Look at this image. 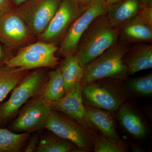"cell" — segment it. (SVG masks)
<instances>
[{
  "mask_svg": "<svg viewBox=\"0 0 152 152\" xmlns=\"http://www.w3.org/2000/svg\"><path fill=\"white\" fill-rule=\"evenodd\" d=\"M128 76L152 68V45L144 44L130 48L124 57Z\"/></svg>",
  "mask_w": 152,
  "mask_h": 152,
  "instance_id": "cell-16",
  "label": "cell"
},
{
  "mask_svg": "<svg viewBox=\"0 0 152 152\" xmlns=\"http://www.w3.org/2000/svg\"><path fill=\"white\" fill-rule=\"evenodd\" d=\"M38 152H81L75 144L55 134H48L40 140Z\"/></svg>",
  "mask_w": 152,
  "mask_h": 152,
  "instance_id": "cell-22",
  "label": "cell"
},
{
  "mask_svg": "<svg viewBox=\"0 0 152 152\" xmlns=\"http://www.w3.org/2000/svg\"><path fill=\"white\" fill-rule=\"evenodd\" d=\"M65 95L64 83L60 65L48 75L41 96L50 103L53 104L61 99Z\"/></svg>",
  "mask_w": 152,
  "mask_h": 152,
  "instance_id": "cell-18",
  "label": "cell"
},
{
  "mask_svg": "<svg viewBox=\"0 0 152 152\" xmlns=\"http://www.w3.org/2000/svg\"><path fill=\"white\" fill-rule=\"evenodd\" d=\"M93 149L96 152H125L127 146L121 140H113L102 134L96 139Z\"/></svg>",
  "mask_w": 152,
  "mask_h": 152,
  "instance_id": "cell-24",
  "label": "cell"
},
{
  "mask_svg": "<svg viewBox=\"0 0 152 152\" xmlns=\"http://www.w3.org/2000/svg\"><path fill=\"white\" fill-rule=\"evenodd\" d=\"M82 86L90 104L110 112L117 111L126 99L125 90L115 84L96 81Z\"/></svg>",
  "mask_w": 152,
  "mask_h": 152,
  "instance_id": "cell-9",
  "label": "cell"
},
{
  "mask_svg": "<svg viewBox=\"0 0 152 152\" xmlns=\"http://www.w3.org/2000/svg\"><path fill=\"white\" fill-rule=\"evenodd\" d=\"M129 44L119 40L89 63L85 68L82 86L105 79L123 81L128 76L124 57L130 48Z\"/></svg>",
  "mask_w": 152,
  "mask_h": 152,
  "instance_id": "cell-2",
  "label": "cell"
},
{
  "mask_svg": "<svg viewBox=\"0 0 152 152\" xmlns=\"http://www.w3.org/2000/svg\"><path fill=\"white\" fill-rule=\"evenodd\" d=\"M138 15L148 24L152 27V2L142 7Z\"/></svg>",
  "mask_w": 152,
  "mask_h": 152,
  "instance_id": "cell-25",
  "label": "cell"
},
{
  "mask_svg": "<svg viewBox=\"0 0 152 152\" xmlns=\"http://www.w3.org/2000/svg\"><path fill=\"white\" fill-rule=\"evenodd\" d=\"M36 37L15 9L0 17V42L7 50H19Z\"/></svg>",
  "mask_w": 152,
  "mask_h": 152,
  "instance_id": "cell-10",
  "label": "cell"
},
{
  "mask_svg": "<svg viewBox=\"0 0 152 152\" xmlns=\"http://www.w3.org/2000/svg\"><path fill=\"white\" fill-rule=\"evenodd\" d=\"M119 39L118 29L112 26L106 15L93 21L78 44L75 54L85 69L89 63L113 45Z\"/></svg>",
  "mask_w": 152,
  "mask_h": 152,
  "instance_id": "cell-1",
  "label": "cell"
},
{
  "mask_svg": "<svg viewBox=\"0 0 152 152\" xmlns=\"http://www.w3.org/2000/svg\"><path fill=\"white\" fill-rule=\"evenodd\" d=\"M94 0H77L79 5L83 8H86Z\"/></svg>",
  "mask_w": 152,
  "mask_h": 152,
  "instance_id": "cell-29",
  "label": "cell"
},
{
  "mask_svg": "<svg viewBox=\"0 0 152 152\" xmlns=\"http://www.w3.org/2000/svg\"><path fill=\"white\" fill-rule=\"evenodd\" d=\"M15 9L12 0H0V17Z\"/></svg>",
  "mask_w": 152,
  "mask_h": 152,
  "instance_id": "cell-27",
  "label": "cell"
},
{
  "mask_svg": "<svg viewBox=\"0 0 152 152\" xmlns=\"http://www.w3.org/2000/svg\"><path fill=\"white\" fill-rule=\"evenodd\" d=\"M121 1H122V0H121Z\"/></svg>",
  "mask_w": 152,
  "mask_h": 152,
  "instance_id": "cell-33",
  "label": "cell"
},
{
  "mask_svg": "<svg viewBox=\"0 0 152 152\" xmlns=\"http://www.w3.org/2000/svg\"><path fill=\"white\" fill-rule=\"evenodd\" d=\"M117 116L120 123L128 133L137 139L147 135V129L140 114L129 103H124L117 110Z\"/></svg>",
  "mask_w": 152,
  "mask_h": 152,
  "instance_id": "cell-14",
  "label": "cell"
},
{
  "mask_svg": "<svg viewBox=\"0 0 152 152\" xmlns=\"http://www.w3.org/2000/svg\"><path fill=\"white\" fill-rule=\"evenodd\" d=\"M109 6L104 0H94L68 29L62 39L57 53L64 58L75 53L82 36L95 19L107 14Z\"/></svg>",
  "mask_w": 152,
  "mask_h": 152,
  "instance_id": "cell-5",
  "label": "cell"
},
{
  "mask_svg": "<svg viewBox=\"0 0 152 152\" xmlns=\"http://www.w3.org/2000/svg\"><path fill=\"white\" fill-rule=\"evenodd\" d=\"M30 133H15L0 128V152H18L21 151L30 138Z\"/></svg>",
  "mask_w": 152,
  "mask_h": 152,
  "instance_id": "cell-21",
  "label": "cell"
},
{
  "mask_svg": "<svg viewBox=\"0 0 152 152\" xmlns=\"http://www.w3.org/2000/svg\"><path fill=\"white\" fill-rule=\"evenodd\" d=\"M56 44L38 40L19 49L16 54L7 59L4 65L29 70L40 68H55L59 64L56 56Z\"/></svg>",
  "mask_w": 152,
  "mask_h": 152,
  "instance_id": "cell-4",
  "label": "cell"
},
{
  "mask_svg": "<svg viewBox=\"0 0 152 152\" xmlns=\"http://www.w3.org/2000/svg\"><path fill=\"white\" fill-rule=\"evenodd\" d=\"M44 69L28 74L12 91L8 100L0 104V126L11 120L29 100L42 94L48 77Z\"/></svg>",
  "mask_w": 152,
  "mask_h": 152,
  "instance_id": "cell-3",
  "label": "cell"
},
{
  "mask_svg": "<svg viewBox=\"0 0 152 152\" xmlns=\"http://www.w3.org/2000/svg\"><path fill=\"white\" fill-rule=\"evenodd\" d=\"M28 71L4 65L0 66V102L24 79Z\"/></svg>",
  "mask_w": 152,
  "mask_h": 152,
  "instance_id": "cell-19",
  "label": "cell"
},
{
  "mask_svg": "<svg viewBox=\"0 0 152 152\" xmlns=\"http://www.w3.org/2000/svg\"><path fill=\"white\" fill-rule=\"evenodd\" d=\"M119 39L128 44L150 43L152 41V27L138 15L118 27Z\"/></svg>",
  "mask_w": 152,
  "mask_h": 152,
  "instance_id": "cell-13",
  "label": "cell"
},
{
  "mask_svg": "<svg viewBox=\"0 0 152 152\" xmlns=\"http://www.w3.org/2000/svg\"><path fill=\"white\" fill-rule=\"evenodd\" d=\"M85 110L91 122L102 134L115 140H120L115 123L111 112L90 104H85Z\"/></svg>",
  "mask_w": 152,
  "mask_h": 152,
  "instance_id": "cell-15",
  "label": "cell"
},
{
  "mask_svg": "<svg viewBox=\"0 0 152 152\" xmlns=\"http://www.w3.org/2000/svg\"><path fill=\"white\" fill-rule=\"evenodd\" d=\"M142 7L152 2V0H140Z\"/></svg>",
  "mask_w": 152,
  "mask_h": 152,
  "instance_id": "cell-31",
  "label": "cell"
},
{
  "mask_svg": "<svg viewBox=\"0 0 152 152\" xmlns=\"http://www.w3.org/2000/svg\"><path fill=\"white\" fill-rule=\"evenodd\" d=\"M52 104L41 95L32 99L20 111L9 126L10 130L15 133H31L45 128L51 112Z\"/></svg>",
  "mask_w": 152,
  "mask_h": 152,
  "instance_id": "cell-8",
  "label": "cell"
},
{
  "mask_svg": "<svg viewBox=\"0 0 152 152\" xmlns=\"http://www.w3.org/2000/svg\"><path fill=\"white\" fill-rule=\"evenodd\" d=\"M53 104L84 127L91 130L94 129L86 114L80 83L75 85L61 99Z\"/></svg>",
  "mask_w": 152,
  "mask_h": 152,
  "instance_id": "cell-12",
  "label": "cell"
},
{
  "mask_svg": "<svg viewBox=\"0 0 152 152\" xmlns=\"http://www.w3.org/2000/svg\"><path fill=\"white\" fill-rule=\"evenodd\" d=\"M123 88L125 91L138 96H151L152 94V73L128 80Z\"/></svg>",
  "mask_w": 152,
  "mask_h": 152,
  "instance_id": "cell-23",
  "label": "cell"
},
{
  "mask_svg": "<svg viewBox=\"0 0 152 152\" xmlns=\"http://www.w3.org/2000/svg\"><path fill=\"white\" fill-rule=\"evenodd\" d=\"M109 5L113 4L118 2L120 1L121 0H104Z\"/></svg>",
  "mask_w": 152,
  "mask_h": 152,
  "instance_id": "cell-32",
  "label": "cell"
},
{
  "mask_svg": "<svg viewBox=\"0 0 152 152\" xmlns=\"http://www.w3.org/2000/svg\"><path fill=\"white\" fill-rule=\"evenodd\" d=\"M64 58L60 67L66 94L75 85L80 83L85 69L80 64L75 53L69 55Z\"/></svg>",
  "mask_w": 152,
  "mask_h": 152,
  "instance_id": "cell-20",
  "label": "cell"
},
{
  "mask_svg": "<svg viewBox=\"0 0 152 152\" xmlns=\"http://www.w3.org/2000/svg\"><path fill=\"white\" fill-rule=\"evenodd\" d=\"M142 7L140 0H122L109 5L106 15L112 26L118 28L136 16Z\"/></svg>",
  "mask_w": 152,
  "mask_h": 152,
  "instance_id": "cell-17",
  "label": "cell"
},
{
  "mask_svg": "<svg viewBox=\"0 0 152 152\" xmlns=\"http://www.w3.org/2000/svg\"><path fill=\"white\" fill-rule=\"evenodd\" d=\"M2 45V44L0 42V64L3 62L4 63L6 61V60L5 59V49L4 48Z\"/></svg>",
  "mask_w": 152,
  "mask_h": 152,
  "instance_id": "cell-28",
  "label": "cell"
},
{
  "mask_svg": "<svg viewBox=\"0 0 152 152\" xmlns=\"http://www.w3.org/2000/svg\"><path fill=\"white\" fill-rule=\"evenodd\" d=\"M62 1L28 0L15 10L37 38L48 26Z\"/></svg>",
  "mask_w": 152,
  "mask_h": 152,
  "instance_id": "cell-7",
  "label": "cell"
},
{
  "mask_svg": "<svg viewBox=\"0 0 152 152\" xmlns=\"http://www.w3.org/2000/svg\"><path fill=\"white\" fill-rule=\"evenodd\" d=\"M40 140L38 134H34L30 139L26 146L24 151L26 152H37Z\"/></svg>",
  "mask_w": 152,
  "mask_h": 152,
  "instance_id": "cell-26",
  "label": "cell"
},
{
  "mask_svg": "<svg viewBox=\"0 0 152 152\" xmlns=\"http://www.w3.org/2000/svg\"><path fill=\"white\" fill-rule=\"evenodd\" d=\"M28 0H12V2L13 4L15 9L20 6L22 4H23Z\"/></svg>",
  "mask_w": 152,
  "mask_h": 152,
  "instance_id": "cell-30",
  "label": "cell"
},
{
  "mask_svg": "<svg viewBox=\"0 0 152 152\" xmlns=\"http://www.w3.org/2000/svg\"><path fill=\"white\" fill-rule=\"evenodd\" d=\"M86 8L79 5L77 0H63L48 26L37 37L38 40L56 44L62 39L68 29Z\"/></svg>",
  "mask_w": 152,
  "mask_h": 152,
  "instance_id": "cell-11",
  "label": "cell"
},
{
  "mask_svg": "<svg viewBox=\"0 0 152 152\" xmlns=\"http://www.w3.org/2000/svg\"><path fill=\"white\" fill-rule=\"evenodd\" d=\"M45 128L53 134L75 144L81 152L94 149V144L97 137L93 134L91 130L53 110L51 112Z\"/></svg>",
  "mask_w": 152,
  "mask_h": 152,
  "instance_id": "cell-6",
  "label": "cell"
}]
</instances>
